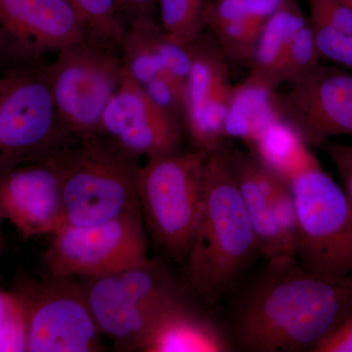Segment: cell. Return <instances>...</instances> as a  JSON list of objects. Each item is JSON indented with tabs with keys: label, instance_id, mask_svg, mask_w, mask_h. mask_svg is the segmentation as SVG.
Segmentation results:
<instances>
[{
	"label": "cell",
	"instance_id": "6da1fadb",
	"mask_svg": "<svg viewBox=\"0 0 352 352\" xmlns=\"http://www.w3.org/2000/svg\"><path fill=\"white\" fill-rule=\"evenodd\" d=\"M351 314L352 275L318 276L284 256L267 261L240 300L234 333L248 351H314Z\"/></svg>",
	"mask_w": 352,
	"mask_h": 352
},
{
	"label": "cell",
	"instance_id": "7a4b0ae2",
	"mask_svg": "<svg viewBox=\"0 0 352 352\" xmlns=\"http://www.w3.org/2000/svg\"><path fill=\"white\" fill-rule=\"evenodd\" d=\"M259 254L227 148L208 155L203 203L186 259L185 279L206 302L221 300Z\"/></svg>",
	"mask_w": 352,
	"mask_h": 352
},
{
	"label": "cell",
	"instance_id": "3957f363",
	"mask_svg": "<svg viewBox=\"0 0 352 352\" xmlns=\"http://www.w3.org/2000/svg\"><path fill=\"white\" fill-rule=\"evenodd\" d=\"M61 185L66 224L88 226L141 212L139 157L106 136L76 140L50 157Z\"/></svg>",
	"mask_w": 352,
	"mask_h": 352
},
{
	"label": "cell",
	"instance_id": "277c9868",
	"mask_svg": "<svg viewBox=\"0 0 352 352\" xmlns=\"http://www.w3.org/2000/svg\"><path fill=\"white\" fill-rule=\"evenodd\" d=\"M208 156L198 150L180 151L147 160L138 170L144 226L162 251L178 263L186 259L198 224Z\"/></svg>",
	"mask_w": 352,
	"mask_h": 352
},
{
	"label": "cell",
	"instance_id": "5b68a950",
	"mask_svg": "<svg viewBox=\"0 0 352 352\" xmlns=\"http://www.w3.org/2000/svg\"><path fill=\"white\" fill-rule=\"evenodd\" d=\"M289 185L296 208L294 258L318 276L352 275V207L344 189L318 162Z\"/></svg>",
	"mask_w": 352,
	"mask_h": 352
},
{
	"label": "cell",
	"instance_id": "8992f818",
	"mask_svg": "<svg viewBox=\"0 0 352 352\" xmlns=\"http://www.w3.org/2000/svg\"><path fill=\"white\" fill-rule=\"evenodd\" d=\"M0 89V176L44 161L76 139L53 102L46 62L10 72Z\"/></svg>",
	"mask_w": 352,
	"mask_h": 352
},
{
	"label": "cell",
	"instance_id": "52a82bcc",
	"mask_svg": "<svg viewBox=\"0 0 352 352\" xmlns=\"http://www.w3.org/2000/svg\"><path fill=\"white\" fill-rule=\"evenodd\" d=\"M46 72L69 133L78 140L100 135L104 112L126 75L120 48L88 38L59 51Z\"/></svg>",
	"mask_w": 352,
	"mask_h": 352
},
{
	"label": "cell",
	"instance_id": "ba28073f",
	"mask_svg": "<svg viewBox=\"0 0 352 352\" xmlns=\"http://www.w3.org/2000/svg\"><path fill=\"white\" fill-rule=\"evenodd\" d=\"M12 292L27 320V352L103 351L80 280L74 277L16 278Z\"/></svg>",
	"mask_w": 352,
	"mask_h": 352
},
{
	"label": "cell",
	"instance_id": "9c48e42d",
	"mask_svg": "<svg viewBox=\"0 0 352 352\" xmlns=\"http://www.w3.org/2000/svg\"><path fill=\"white\" fill-rule=\"evenodd\" d=\"M142 212L88 226L65 224L44 254L50 274L76 279L113 274L148 258Z\"/></svg>",
	"mask_w": 352,
	"mask_h": 352
},
{
	"label": "cell",
	"instance_id": "30bf717a",
	"mask_svg": "<svg viewBox=\"0 0 352 352\" xmlns=\"http://www.w3.org/2000/svg\"><path fill=\"white\" fill-rule=\"evenodd\" d=\"M88 38L67 0H0V75L45 63Z\"/></svg>",
	"mask_w": 352,
	"mask_h": 352
},
{
	"label": "cell",
	"instance_id": "8fae6325",
	"mask_svg": "<svg viewBox=\"0 0 352 352\" xmlns=\"http://www.w3.org/2000/svg\"><path fill=\"white\" fill-rule=\"evenodd\" d=\"M283 94H276L281 119L309 147L336 136L352 139V73L319 63Z\"/></svg>",
	"mask_w": 352,
	"mask_h": 352
},
{
	"label": "cell",
	"instance_id": "7c38bea8",
	"mask_svg": "<svg viewBox=\"0 0 352 352\" xmlns=\"http://www.w3.org/2000/svg\"><path fill=\"white\" fill-rule=\"evenodd\" d=\"M184 133L182 120L155 103L126 73L104 112L102 135L149 160L182 151Z\"/></svg>",
	"mask_w": 352,
	"mask_h": 352
},
{
	"label": "cell",
	"instance_id": "4fadbf2b",
	"mask_svg": "<svg viewBox=\"0 0 352 352\" xmlns=\"http://www.w3.org/2000/svg\"><path fill=\"white\" fill-rule=\"evenodd\" d=\"M0 214L25 240L52 235L66 224L59 175L50 157L0 176Z\"/></svg>",
	"mask_w": 352,
	"mask_h": 352
},
{
	"label": "cell",
	"instance_id": "5bb4252c",
	"mask_svg": "<svg viewBox=\"0 0 352 352\" xmlns=\"http://www.w3.org/2000/svg\"><path fill=\"white\" fill-rule=\"evenodd\" d=\"M78 280L102 335L112 340L117 351H144L157 322L171 307L145 305L122 286L115 273Z\"/></svg>",
	"mask_w": 352,
	"mask_h": 352
},
{
	"label": "cell",
	"instance_id": "9a60e30c",
	"mask_svg": "<svg viewBox=\"0 0 352 352\" xmlns=\"http://www.w3.org/2000/svg\"><path fill=\"white\" fill-rule=\"evenodd\" d=\"M229 157L259 254L267 261L284 256L294 258L293 250L278 224L273 208V193L281 177L252 154L229 150Z\"/></svg>",
	"mask_w": 352,
	"mask_h": 352
},
{
	"label": "cell",
	"instance_id": "2e32d148",
	"mask_svg": "<svg viewBox=\"0 0 352 352\" xmlns=\"http://www.w3.org/2000/svg\"><path fill=\"white\" fill-rule=\"evenodd\" d=\"M120 53L124 71L140 85L162 73L187 80L191 69V45L170 38L154 16H142L126 25Z\"/></svg>",
	"mask_w": 352,
	"mask_h": 352
},
{
	"label": "cell",
	"instance_id": "e0dca14e",
	"mask_svg": "<svg viewBox=\"0 0 352 352\" xmlns=\"http://www.w3.org/2000/svg\"><path fill=\"white\" fill-rule=\"evenodd\" d=\"M231 340L217 323L184 300L163 315L145 352H227Z\"/></svg>",
	"mask_w": 352,
	"mask_h": 352
},
{
	"label": "cell",
	"instance_id": "ac0fdd59",
	"mask_svg": "<svg viewBox=\"0 0 352 352\" xmlns=\"http://www.w3.org/2000/svg\"><path fill=\"white\" fill-rule=\"evenodd\" d=\"M307 20L298 0H283L264 25L245 82L275 91L283 83L282 69L289 41Z\"/></svg>",
	"mask_w": 352,
	"mask_h": 352
},
{
	"label": "cell",
	"instance_id": "d6986e66",
	"mask_svg": "<svg viewBox=\"0 0 352 352\" xmlns=\"http://www.w3.org/2000/svg\"><path fill=\"white\" fill-rule=\"evenodd\" d=\"M280 120L276 92L244 80L234 87L224 132L227 139L252 145Z\"/></svg>",
	"mask_w": 352,
	"mask_h": 352
},
{
	"label": "cell",
	"instance_id": "ffe728a7",
	"mask_svg": "<svg viewBox=\"0 0 352 352\" xmlns=\"http://www.w3.org/2000/svg\"><path fill=\"white\" fill-rule=\"evenodd\" d=\"M250 146L261 163L289 183L318 162L302 136L283 120L268 127Z\"/></svg>",
	"mask_w": 352,
	"mask_h": 352
},
{
	"label": "cell",
	"instance_id": "44dd1931",
	"mask_svg": "<svg viewBox=\"0 0 352 352\" xmlns=\"http://www.w3.org/2000/svg\"><path fill=\"white\" fill-rule=\"evenodd\" d=\"M267 20L236 18L206 30L214 36L228 63L250 65Z\"/></svg>",
	"mask_w": 352,
	"mask_h": 352
},
{
	"label": "cell",
	"instance_id": "7402d4cb",
	"mask_svg": "<svg viewBox=\"0 0 352 352\" xmlns=\"http://www.w3.org/2000/svg\"><path fill=\"white\" fill-rule=\"evenodd\" d=\"M82 19L88 38L120 48L126 23L118 0H67Z\"/></svg>",
	"mask_w": 352,
	"mask_h": 352
},
{
	"label": "cell",
	"instance_id": "603a6c76",
	"mask_svg": "<svg viewBox=\"0 0 352 352\" xmlns=\"http://www.w3.org/2000/svg\"><path fill=\"white\" fill-rule=\"evenodd\" d=\"M210 0H157L164 32L183 45H191L205 32L204 9Z\"/></svg>",
	"mask_w": 352,
	"mask_h": 352
},
{
	"label": "cell",
	"instance_id": "cb8c5ba5",
	"mask_svg": "<svg viewBox=\"0 0 352 352\" xmlns=\"http://www.w3.org/2000/svg\"><path fill=\"white\" fill-rule=\"evenodd\" d=\"M320 63V56L315 43L314 31L309 19L298 28L285 55L282 69V82H296Z\"/></svg>",
	"mask_w": 352,
	"mask_h": 352
},
{
	"label": "cell",
	"instance_id": "d4e9b609",
	"mask_svg": "<svg viewBox=\"0 0 352 352\" xmlns=\"http://www.w3.org/2000/svg\"><path fill=\"white\" fill-rule=\"evenodd\" d=\"M283 0H210L204 9L205 29L235 18L267 20Z\"/></svg>",
	"mask_w": 352,
	"mask_h": 352
},
{
	"label": "cell",
	"instance_id": "484cf974",
	"mask_svg": "<svg viewBox=\"0 0 352 352\" xmlns=\"http://www.w3.org/2000/svg\"><path fill=\"white\" fill-rule=\"evenodd\" d=\"M310 24L320 59L328 60L352 73V32L321 23Z\"/></svg>",
	"mask_w": 352,
	"mask_h": 352
},
{
	"label": "cell",
	"instance_id": "4316f807",
	"mask_svg": "<svg viewBox=\"0 0 352 352\" xmlns=\"http://www.w3.org/2000/svg\"><path fill=\"white\" fill-rule=\"evenodd\" d=\"M141 87L155 103L183 122L186 107L187 80L170 73H162Z\"/></svg>",
	"mask_w": 352,
	"mask_h": 352
},
{
	"label": "cell",
	"instance_id": "83f0119b",
	"mask_svg": "<svg viewBox=\"0 0 352 352\" xmlns=\"http://www.w3.org/2000/svg\"><path fill=\"white\" fill-rule=\"evenodd\" d=\"M310 22L321 23L352 32V11L342 0H308Z\"/></svg>",
	"mask_w": 352,
	"mask_h": 352
},
{
	"label": "cell",
	"instance_id": "f1b7e54d",
	"mask_svg": "<svg viewBox=\"0 0 352 352\" xmlns=\"http://www.w3.org/2000/svg\"><path fill=\"white\" fill-rule=\"evenodd\" d=\"M322 148L335 164L344 185V193L352 207V144L328 141L322 145Z\"/></svg>",
	"mask_w": 352,
	"mask_h": 352
},
{
	"label": "cell",
	"instance_id": "f546056e",
	"mask_svg": "<svg viewBox=\"0 0 352 352\" xmlns=\"http://www.w3.org/2000/svg\"><path fill=\"white\" fill-rule=\"evenodd\" d=\"M314 352H352V314L319 342Z\"/></svg>",
	"mask_w": 352,
	"mask_h": 352
},
{
	"label": "cell",
	"instance_id": "4dcf8cb0",
	"mask_svg": "<svg viewBox=\"0 0 352 352\" xmlns=\"http://www.w3.org/2000/svg\"><path fill=\"white\" fill-rule=\"evenodd\" d=\"M126 25L142 16H154L157 0H118Z\"/></svg>",
	"mask_w": 352,
	"mask_h": 352
},
{
	"label": "cell",
	"instance_id": "1f68e13d",
	"mask_svg": "<svg viewBox=\"0 0 352 352\" xmlns=\"http://www.w3.org/2000/svg\"><path fill=\"white\" fill-rule=\"evenodd\" d=\"M2 221H3V217L0 214V254H1L2 248H3V238H2Z\"/></svg>",
	"mask_w": 352,
	"mask_h": 352
},
{
	"label": "cell",
	"instance_id": "d6a6232c",
	"mask_svg": "<svg viewBox=\"0 0 352 352\" xmlns=\"http://www.w3.org/2000/svg\"><path fill=\"white\" fill-rule=\"evenodd\" d=\"M342 2L352 11V0H342Z\"/></svg>",
	"mask_w": 352,
	"mask_h": 352
},
{
	"label": "cell",
	"instance_id": "836d02e7",
	"mask_svg": "<svg viewBox=\"0 0 352 352\" xmlns=\"http://www.w3.org/2000/svg\"><path fill=\"white\" fill-rule=\"evenodd\" d=\"M4 82V76L0 75V89H1L2 85Z\"/></svg>",
	"mask_w": 352,
	"mask_h": 352
}]
</instances>
